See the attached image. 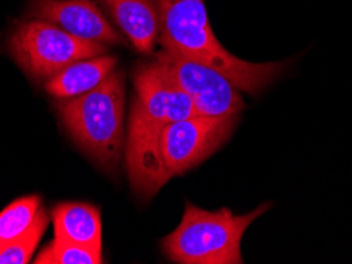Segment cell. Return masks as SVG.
<instances>
[{"label": "cell", "instance_id": "ba28073f", "mask_svg": "<svg viewBox=\"0 0 352 264\" xmlns=\"http://www.w3.org/2000/svg\"><path fill=\"white\" fill-rule=\"evenodd\" d=\"M29 13L50 21L76 38L102 45L122 41L94 0H29Z\"/></svg>", "mask_w": 352, "mask_h": 264}, {"label": "cell", "instance_id": "8992f818", "mask_svg": "<svg viewBox=\"0 0 352 264\" xmlns=\"http://www.w3.org/2000/svg\"><path fill=\"white\" fill-rule=\"evenodd\" d=\"M156 64L190 98L200 116H235L245 108L240 89L213 67L165 48L157 53Z\"/></svg>", "mask_w": 352, "mask_h": 264}, {"label": "cell", "instance_id": "4fadbf2b", "mask_svg": "<svg viewBox=\"0 0 352 264\" xmlns=\"http://www.w3.org/2000/svg\"><path fill=\"white\" fill-rule=\"evenodd\" d=\"M37 264H100L103 263L102 250L72 244V242L54 239L50 245L41 250L37 258Z\"/></svg>", "mask_w": 352, "mask_h": 264}, {"label": "cell", "instance_id": "8fae6325", "mask_svg": "<svg viewBox=\"0 0 352 264\" xmlns=\"http://www.w3.org/2000/svg\"><path fill=\"white\" fill-rule=\"evenodd\" d=\"M54 239L102 250L100 212L89 203H60L51 211Z\"/></svg>", "mask_w": 352, "mask_h": 264}, {"label": "cell", "instance_id": "3957f363", "mask_svg": "<svg viewBox=\"0 0 352 264\" xmlns=\"http://www.w3.org/2000/svg\"><path fill=\"white\" fill-rule=\"evenodd\" d=\"M126 86L121 71L85 95L67 98L59 112L74 141L105 173L116 174L126 152Z\"/></svg>", "mask_w": 352, "mask_h": 264}, {"label": "cell", "instance_id": "9c48e42d", "mask_svg": "<svg viewBox=\"0 0 352 264\" xmlns=\"http://www.w3.org/2000/svg\"><path fill=\"white\" fill-rule=\"evenodd\" d=\"M113 21L138 53L154 49L160 35V18L154 0H103Z\"/></svg>", "mask_w": 352, "mask_h": 264}, {"label": "cell", "instance_id": "7c38bea8", "mask_svg": "<svg viewBox=\"0 0 352 264\" xmlns=\"http://www.w3.org/2000/svg\"><path fill=\"white\" fill-rule=\"evenodd\" d=\"M40 196H23L0 212V248L18 241L32 230L41 214Z\"/></svg>", "mask_w": 352, "mask_h": 264}, {"label": "cell", "instance_id": "277c9868", "mask_svg": "<svg viewBox=\"0 0 352 264\" xmlns=\"http://www.w3.org/2000/svg\"><path fill=\"white\" fill-rule=\"evenodd\" d=\"M270 206L235 215L227 208L213 212L188 201L181 224L162 241V250L168 260L179 264H241L243 235Z\"/></svg>", "mask_w": 352, "mask_h": 264}, {"label": "cell", "instance_id": "6da1fadb", "mask_svg": "<svg viewBox=\"0 0 352 264\" xmlns=\"http://www.w3.org/2000/svg\"><path fill=\"white\" fill-rule=\"evenodd\" d=\"M126 134V168L131 185L143 200L168 182L160 158V141L170 123L197 114L190 98L154 62L137 67Z\"/></svg>", "mask_w": 352, "mask_h": 264}, {"label": "cell", "instance_id": "5b68a950", "mask_svg": "<svg viewBox=\"0 0 352 264\" xmlns=\"http://www.w3.org/2000/svg\"><path fill=\"white\" fill-rule=\"evenodd\" d=\"M107 45L76 38L45 19L19 23L8 38L14 62L34 80H50L76 60L107 53Z\"/></svg>", "mask_w": 352, "mask_h": 264}, {"label": "cell", "instance_id": "7a4b0ae2", "mask_svg": "<svg viewBox=\"0 0 352 264\" xmlns=\"http://www.w3.org/2000/svg\"><path fill=\"white\" fill-rule=\"evenodd\" d=\"M156 3L164 48L213 67L240 91L258 94L286 69L287 62L252 64L230 54L211 29L205 0H156Z\"/></svg>", "mask_w": 352, "mask_h": 264}, {"label": "cell", "instance_id": "52a82bcc", "mask_svg": "<svg viewBox=\"0 0 352 264\" xmlns=\"http://www.w3.org/2000/svg\"><path fill=\"white\" fill-rule=\"evenodd\" d=\"M236 122L238 114L222 117L195 114L170 123L160 141V158L167 180L211 157L230 138Z\"/></svg>", "mask_w": 352, "mask_h": 264}, {"label": "cell", "instance_id": "30bf717a", "mask_svg": "<svg viewBox=\"0 0 352 264\" xmlns=\"http://www.w3.org/2000/svg\"><path fill=\"white\" fill-rule=\"evenodd\" d=\"M115 56H96L76 60L46 81L45 89L59 100L85 95L94 91L115 71Z\"/></svg>", "mask_w": 352, "mask_h": 264}, {"label": "cell", "instance_id": "5bb4252c", "mask_svg": "<svg viewBox=\"0 0 352 264\" xmlns=\"http://www.w3.org/2000/svg\"><path fill=\"white\" fill-rule=\"evenodd\" d=\"M46 226H48V214L43 209L37 224L32 226V230L28 235L0 248V264H28L32 260L34 252L37 250V245Z\"/></svg>", "mask_w": 352, "mask_h": 264}]
</instances>
